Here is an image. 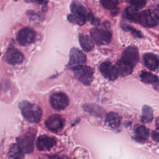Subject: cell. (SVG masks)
Listing matches in <instances>:
<instances>
[{
  "instance_id": "cell-26",
  "label": "cell",
  "mask_w": 159,
  "mask_h": 159,
  "mask_svg": "<svg viewBox=\"0 0 159 159\" xmlns=\"http://www.w3.org/2000/svg\"><path fill=\"white\" fill-rule=\"evenodd\" d=\"M119 2L116 0H102L101 1V4L102 6L107 9H114L116 8Z\"/></svg>"
},
{
  "instance_id": "cell-27",
  "label": "cell",
  "mask_w": 159,
  "mask_h": 159,
  "mask_svg": "<svg viewBox=\"0 0 159 159\" xmlns=\"http://www.w3.org/2000/svg\"><path fill=\"white\" fill-rule=\"evenodd\" d=\"M123 29L125 30H127V31H129L134 36H135L136 37H139V38H140L142 37V34L140 33V31L137 30V29L129 26V25H123L122 26Z\"/></svg>"
},
{
  "instance_id": "cell-5",
  "label": "cell",
  "mask_w": 159,
  "mask_h": 159,
  "mask_svg": "<svg viewBox=\"0 0 159 159\" xmlns=\"http://www.w3.org/2000/svg\"><path fill=\"white\" fill-rule=\"evenodd\" d=\"M52 107L57 111L65 109L69 104V98L67 95L61 92L53 93L50 99Z\"/></svg>"
},
{
  "instance_id": "cell-32",
  "label": "cell",
  "mask_w": 159,
  "mask_h": 159,
  "mask_svg": "<svg viewBox=\"0 0 159 159\" xmlns=\"http://www.w3.org/2000/svg\"><path fill=\"white\" fill-rule=\"evenodd\" d=\"M54 159H69L67 157L62 156V157H54Z\"/></svg>"
},
{
  "instance_id": "cell-8",
  "label": "cell",
  "mask_w": 159,
  "mask_h": 159,
  "mask_svg": "<svg viewBox=\"0 0 159 159\" xmlns=\"http://www.w3.org/2000/svg\"><path fill=\"white\" fill-rule=\"evenodd\" d=\"M46 127L53 132H60L64 127L65 120L58 114H53L49 116L45 122Z\"/></svg>"
},
{
  "instance_id": "cell-33",
  "label": "cell",
  "mask_w": 159,
  "mask_h": 159,
  "mask_svg": "<svg viewBox=\"0 0 159 159\" xmlns=\"http://www.w3.org/2000/svg\"><path fill=\"white\" fill-rule=\"evenodd\" d=\"M156 125H157V129H159V117L156 120Z\"/></svg>"
},
{
  "instance_id": "cell-1",
  "label": "cell",
  "mask_w": 159,
  "mask_h": 159,
  "mask_svg": "<svg viewBox=\"0 0 159 159\" xmlns=\"http://www.w3.org/2000/svg\"><path fill=\"white\" fill-rule=\"evenodd\" d=\"M19 107L24 117L30 122H39L42 116L41 108L36 104L30 103L27 101L21 102Z\"/></svg>"
},
{
  "instance_id": "cell-11",
  "label": "cell",
  "mask_w": 159,
  "mask_h": 159,
  "mask_svg": "<svg viewBox=\"0 0 159 159\" xmlns=\"http://www.w3.org/2000/svg\"><path fill=\"white\" fill-rule=\"evenodd\" d=\"M100 71L102 75L109 80H116L119 74L116 66L109 61H104L100 65Z\"/></svg>"
},
{
  "instance_id": "cell-12",
  "label": "cell",
  "mask_w": 159,
  "mask_h": 159,
  "mask_svg": "<svg viewBox=\"0 0 159 159\" xmlns=\"http://www.w3.org/2000/svg\"><path fill=\"white\" fill-rule=\"evenodd\" d=\"M6 61L10 65H17L24 60V55L19 50L14 47L9 48L5 55Z\"/></svg>"
},
{
  "instance_id": "cell-15",
  "label": "cell",
  "mask_w": 159,
  "mask_h": 159,
  "mask_svg": "<svg viewBox=\"0 0 159 159\" xmlns=\"http://www.w3.org/2000/svg\"><path fill=\"white\" fill-rule=\"evenodd\" d=\"M145 66L151 70H155L159 67V60L153 53H145L143 57Z\"/></svg>"
},
{
  "instance_id": "cell-21",
  "label": "cell",
  "mask_w": 159,
  "mask_h": 159,
  "mask_svg": "<svg viewBox=\"0 0 159 159\" xmlns=\"http://www.w3.org/2000/svg\"><path fill=\"white\" fill-rule=\"evenodd\" d=\"M125 14L126 17L130 21L133 22H138L139 19L140 13L138 12L137 9L132 6H129L127 7L125 10Z\"/></svg>"
},
{
  "instance_id": "cell-29",
  "label": "cell",
  "mask_w": 159,
  "mask_h": 159,
  "mask_svg": "<svg viewBox=\"0 0 159 159\" xmlns=\"http://www.w3.org/2000/svg\"><path fill=\"white\" fill-rule=\"evenodd\" d=\"M149 10H150L159 19V4L153 5Z\"/></svg>"
},
{
  "instance_id": "cell-3",
  "label": "cell",
  "mask_w": 159,
  "mask_h": 159,
  "mask_svg": "<svg viewBox=\"0 0 159 159\" xmlns=\"http://www.w3.org/2000/svg\"><path fill=\"white\" fill-rule=\"evenodd\" d=\"M35 134L28 132L17 139V144L24 153H30L34 150Z\"/></svg>"
},
{
  "instance_id": "cell-2",
  "label": "cell",
  "mask_w": 159,
  "mask_h": 159,
  "mask_svg": "<svg viewBox=\"0 0 159 159\" xmlns=\"http://www.w3.org/2000/svg\"><path fill=\"white\" fill-rule=\"evenodd\" d=\"M73 70L74 75L77 80L86 85H89L93 78V70L88 66L81 65Z\"/></svg>"
},
{
  "instance_id": "cell-7",
  "label": "cell",
  "mask_w": 159,
  "mask_h": 159,
  "mask_svg": "<svg viewBox=\"0 0 159 159\" xmlns=\"http://www.w3.org/2000/svg\"><path fill=\"white\" fill-rule=\"evenodd\" d=\"M139 58L137 48L134 46H129L123 51L120 60L132 67H134L137 63Z\"/></svg>"
},
{
  "instance_id": "cell-6",
  "label": "cell",
  "mask_w": 159,
  "mask_h": 159,
  "mask_svg": "<svg viewBox=\"0 0 159 159\" xmlns=\"http://www.w3.org/2000/svg\"><path fill=\"white\" fill-rule=\"evenodd\" d=\"M90 34L94 42L99 45L108 44L111 40V33L107 30L94 28Z\"/></svg>"
},
{
  "instance_id": "cell-28",
  "label": "cell",
  "mask_w": 159,
  "mask_h": 159,
  "mask_svg": "<svg viewBox=\"0 0 159 159\" xmlns=\"http://www.w3.org/2000/svg\"><path fill=\"white\" fill-rule=\"evenodd\" d=\"M129 2L131 4V6L136 9L137 8H142L143 7L145 3V1H130Z\"/></svg>"
},
{
  "instance_id": "cell-23",
  "label": "cell",
  "mask_w": 159,
  "mask_h": 159,
  "mask_svg": "<svg viewBox=\"0 0 159 159\" xmlns=\"http://www.w3.org/2000/svg\"><path fill=\"white\" fill-rule=\"evenodd\" d=\"M140 77L141 81L145 83H157L158 81V78L156 75L147 71L142 72V73L140 75Z\"/></svg>"
},
{
  "instance_id": "cell-24",
  "label": "cell",
  "mask_w": 159,
  "mask_h": 159,
  "mask_svg": "<svg viewBox=\"0 0 159 159\" xmlns=\"http://www.w3.org/2000/svg\"><path fill=\"white\" fill-rule=\"evenodd\" d=\"M68 20L75 24H77L79 25H83L86 20V18L84 16H81L80 15L75 14H70L68 16Z\"/></svg>"
},
{
  "instance_id": "cell-22",
  "label": "cell",
  "mask_w": 159,
  "mask_h": 159,
  "mask_svg": "<svg viewBox=\"0 0 159 159\" xmlns=\"http://www.w3.org/2000/svg\"><path fill=\"white\" fill-rule=\"evenodd\" d=\"M153 116L152 109L148 106H144L142 111V122L143 123H148L153 120Z\"/></svg>"
},
{
  "instance_id": "cell-9",
  "label": "cell",
  "mask_w": 159,
  "mask_h": 159,
  "mask_svg": "<svg viewBox=\"0 0 159 159\" xmlns=\"http://www.w3.org/2000/svg\"><path fill=\"white\" fill-rule=\"evenodd\" d=\"M159 19L150 11H143L139 14V23L145 27H153L156 26L158 23Z\"/></svg>"
},
{
  "instance_id": "cell-10",
  "label": "cell",
  "mask_w": 159,
  "mask_h": 159,
  "mask_svg": "<svg viewBox=\"0 0 159 159\" xmlns=\"http://www.w3.org/2000/svg\"><path fill=\"white\" fill-rule=\"evenodd\" d=\"M86 61L85 55L76 48H73L70 53V60L67 66L70 68H75L77 66L83 65Z\"/></svg>"
},
{
  "instance_id": "cell-31",
  "label": "cell",
  "mask_w": 159,
  "mask_h": 159,
  "mask_svg": "<svg viewBox=\"0 0 159 159\" xmlns=\"http://www.w3.org/2000/svg\"><path fill=\"white\" fill-rule=\"evenodd\" d=\"M39 159H54V157L45 155V156L42 157H41L40 158H39Z\"/></svg>"
},
{
  "instance_id": "cell-19",
  "label": "cell",
  "mask_w": 159,
  "mask_h": 159,
  "mask_svg": "<svg viewBox=\"0 0 159 159\" xmlns=\"http://www.w3.org/2000/svg\"><path fill=\"white\" fill-rule=\"evenodd\" d=\"M8 157L11 159H23L24 157V153L17 143H14L9 148Z\"/></svg>"
},
{
  "instance_id": "cell-18",
  "label": "cell",
  "mask_w": 159,
  "mask_h": 159,
  "mask_svg": "<svg viewBox=\"0 0 159 159\" xmlns=\"http://www.w3.org/2000/svg\"><path fill=\"white\" fill-rule=\"evenodd\" d=\"M79 42L81 47L85 52H89L94 48V43L92 40L86 35H79Z\"/></svg>"
},
{
  "instance_id": "cell-13",
  "label": "cell",
  "mask_w": 159,
  "mask_h": 159,
  "mask_svg": "<svg viewBox=\"0 0 159 159\" xmlns=\"http://www.w3.org/2000/svg\"><path fill=\"white\" fill-rule=\"evenodd\" d=\"M57 143L56 140L52 137L47 135L40 136L36 142L37 148L40 151L49 150L53 147Z\"/></svg>"
},
{
  "instance_id": "cell-4",
  "label": "cell",
  "mask_w": 159,
  "mask_h": 159,
  "mask_svg": "<svg viewBox=\"0 0 159 159\" xmlns=\"http://www.w3.org/2000/svg\"><path fill=\"white\" fill-rule=\"evenodd\" d=\"M36 37L35 31L31 27H26L21 29L17 33L16 40L22 46H27L34 42Z\"/></svg>"
},
{
  "instance_id": "cell-25",
  "label": "cell",
  "mask_w": 159,
  "mask_h": 159,
  "mask_svg": "<svg viewBox=\"0 0 159 159\" xmlns=\"http://www.w3.org/2000/svg\"><path fill=\"white\" fill-rule=\"evenodd\" d=\"M84 109L86 111L90 112L91 114H94L96 115H99L101 114L102 109L98 106L93 104H86L84 106Z\"/></svg>"
},
{
  "instance_id": "cell-30",
  "label": "cell",
  "mask_w": 159,
  "mask_h": 159,
  "mask_svg": "<svg viewBox=\"0 0 159 159\" xmlns=\"http://www.w3.org/2000/svg\"><path fill=\"white\" fill-rule=\"evenodd\" d=\"M152 139L154 141L159 142V129H157L152 132Z\"/></svg>"
},
{
  "instance_id": "cell-16",
  "label": "cell",
  "mask_w": 159,
  "mask_h": 159,
  "mask_svg": "<svg viewBox=\"0 0 159 159\" xmlns=\"http://www.w3.org/2000/svg\"><path fill=\"white\" fill-rule=\"evenodd\" d=\"M70 9L72 14L84 16L86 19L89 18L90 19V18L93 16L89 14L87 9L83 4L77 1H73L71 2L70 6Z\"/></svg>"
},
{
  "instance_id": "cell-17",
  "label": "cell",
  "mask_w": 159,
  "mask_h": 159,
  "mask_svg": "<svg viewBox=\"0 0 159 159\" xmlns=\"http://www.w3.org/2000/svg\"><path fill=\"white\" fill-rule=\"evenodd\" d=\"M121 118L118 114L111 112L106 115L105 122L107 125L112 129H117L120 124Z\"/></svg>"
},
{
  "instance_id": "cell-14",
  "label": "cell",
  "mask_w": 159,
  "mask_h": 159,
  "mask_svg": "<svg viewBox=\"0 0 159 159\" xmlns=\"http://www.w3.org/2000/svg\"><path fill=\"white\" fill-rule=\"evenodd\" d=\"M149 136V131L143 125H137L134 130V139L139 142H145Z\"/></svg>"
},
{
  "instance_id": "cell-20",
  "label": "cell",
  "mask_w": 159,
  "mask_h": 159,
  "mask_svg": "<svg viewBox=\"0 0 159 159\" xmlns=\"http://www.w3.org/2000/svg\"><path fill=\"white\" fill-rule=\"evenodd\" d=\"M116 68L118 71V74L125 76L130 75L132 72V68L131 66L129 65L122 60H119L116 63Z\"/></svg>"
}]
</instances>
